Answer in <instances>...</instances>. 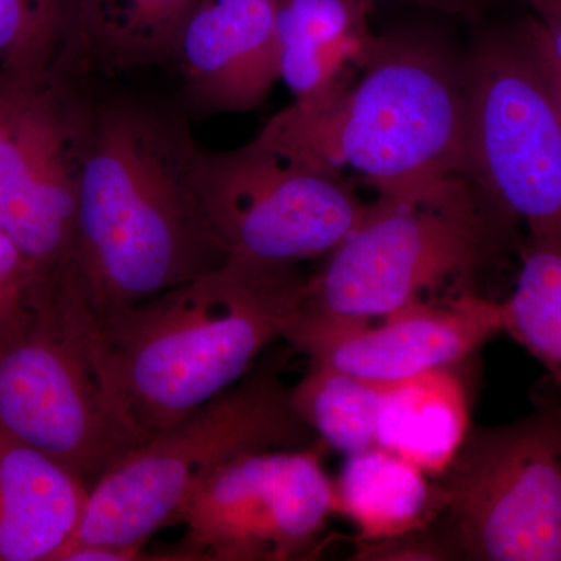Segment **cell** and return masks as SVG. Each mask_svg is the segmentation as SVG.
Instances as JSON below:
<instances>
[{
	"label": "cell",
	"mask_w": 561,
	"mask_h": 561,
	"mask_svg": "<svg viewBox=\"0 0 561 561\" xmlns=\"http://www.w3.org/2000/svg\"><path fill=\"white\" fill-rule=\"evenodd\" d=\"M201 150L179 113L135 98L94 102L70 273L95 316L228 260L203 210Z\"/></svg>",
	"instance_id": "6da1fadb"
},
{
	"label": "cell",
	"mask_w": 561,
	"mask_h": 561,
	"mask_svg": "<svg viewBox=\"0 0 561 561\" xmlns=\"http://www.w3.org/2000/svg\"><path fill=\"white\" fill-rule=\"evenodd\" d=\"M294 267L227 260L149 300L95 316L87 337L103 381L146 442L224 393L298 311Z\"/></svg>",
	"instance_id": "7a4b0ae2"
},
{
	"label": "cell",
	"mask_w": 561,
	"mask_h": 561,
	"mask_svg": "<svg viewBox=\"0 0 561 561\" xmlns=\"http://www.w3.org/2000/svg\"><path fill=\"white\" fill-rule=\"evenodd\" d=\"M256 139L313 168L351 169L379 197L430 201L468 180L461 62L431 41L379 38L350 87L291 103Z\"/></svg>",
	"instance_id": "3957f363"
},
{
	"label": "cell",
	"mask_w": 561,
	"mask_h": 561,
	"mask_svg": "<svg viewBox=\"0 0 561 561\" xmlns=\"http://www.w3.org/2000/svg\"><path fill=\"white\" fill-rule=\"evenodd\" d=\"M317 440L276 371L243 376L114 461L92 483L76 531L61 553L80 546L144 548L176 524L191 494L208 476L243 453L306 448Z\"/></svg>",
	"instance_id": "277c9868"
},
{
	"label": "cell",
	"mask_w": 561,
	"mask_h": 561,
	"mask_svg": "<svg viewBox=\"0 0 561 561\" xmlns=\"http://www.w3.org/2000/svg\"><path fill=\"white\" fill-rule=\"evenodd\" d=\"M72 276L0 327V427L92 483L142 443L92 357Z\"/></svg>",
	"instance_id": "5b68a950"
},
{
	"label": "cell",
	"mask_w": 561,
	"mask_h": 561,
	"mask_svg": "<svg viewBox=\"0 0 561 561\" xmlns=\"http://www.w3.org/2000/svg\"><path fill=\"white\" fill-rule=\"evenodd\" d=\"M511 225L470 180L430 201L379 197L323 268L306 279L300 309L365 321L443 300L434 291L470 278Z\"/></svg>",
	"instance_id": "8992f818"
},
{
	"label": "cell",
	"mask_w": 561,
	"mask_h": 561,
	"mask_svg": "<svg viewBox=\"0 0 561 561\" xmlns=\"http://www.w3.org/2000/svg\"><path fill=\"white\" fill-rule=\"evenodd\" d=\"M467 179L530 241L561 247V114L531 18L461 60Z\"/></svg>",
	"instance_id": "52a82bcc"
},
{
	"label": "cell",
	"mask_w": 561,
	"mask_h": 561,
	"mask_svg": "<svg viewBox=\"0 0 561 561\" xmlns=\"http://www.w3.org/2000/svg\"><path fill=\"white\" fill-rule=\"evenodd\" d=\"M198 192L228 260L272 267L330 254L367 216L342 172L313 168L260 139L198 158Z\"/></svg>",
	"instance_id": "ba28073f"
},
{
	"label": "cell",
	"mask_w": 561,
	"mask_h": 561,
	"mask_svg": "<svg viewBox=\"0 0 561 561\" xmlns=\"http://www.w3.org/2000/svg\"><path fill=\"white\" fill-rule=\"evenodd\" d=\"M438 481L457 556L561 561V405L468 434Z\"/></svg>",
	"instance_id": "9c48e42d"
},
{
	"label": "cell",
	"mask_w": 561,
	"mask_h": 561,
	"mask_svg": "<svg viewBox=\"0 0 561 561\" xmlns=\"http://www.w3.org/2000/svg\"><path fill=\"white\" fill-rule=\"evenodd\" d=\"M70 76L0 81V230L51 280L72 272L94 114Z\"/></svg>",
	"instance_id": "30bf717a"
},
{
	"label": "cell",
	"mask_w": 561,
	"mask_h": 561,
	"mask_svg": "<svg viewBox=\"0 0 561 561\" xmlns=\"http://www.w3.org/2000/svg\"><path fill=\"white\" fill-rule=\"evenodd\" d=\"M334 515L319 446L243 453L191 494L173 560L287 561L311 548Z\"/></svg>",
	"instance_id": "8fae6325"
},
{
	"label": "cell",
	"mask_w": 561,
	"mask_h": 561,
	"mask_svg": "<svg viewBox=\"0 0 561 561\" xmlns=\"http://www.w3.org/2000/svg\"><path fill=\"white\" fill-rule=\"evenodd\" d=\"M501 332V301L461 291L365 321L328 319L298 308L283 339L313 365L391 383L453 368Z\"/></svg>",
	"instance_id": "7c38bea8"
},
{
	"label": "cell",
	"mask_w": 561,
	"mask_h": 561,
	"mask_svg": "<svg viewBox=\"0 0 561 561\" xmlns=\"http://www.w3.org/2000/svg\"><path fill=\"white\" fill-rule=\"evenodd\" d=\"M195 113H247L279 80L278 0H198L173 61Z\"/></svg>",
	"instance_id": "4fadbf2b"
},
{
	"label": "cell",
	"mask_w": 561,
	"mask_h": 561,
	"mask_svg": "<svg viewBox=\"0 0 561 561\" xmlns=\"http://www.w3.org/2000/svg\"><path fill=\"white\" fill-rule=\"evenodd\" d=\"M90 483L0 427V561H55Z\"/></svg>",
	"instance_id": "5bb4252c"
},
{
	"label": "cell",
	"mask_w": 561,
	"mask_h": 561,
	"mask_svg": "<svg viewBox=\"0 0 561 561\" xmlns=\"http://www.w3.org/2000/svg\"><path fill=\"white\" fill-rule=\"evenodd\" d=\"M368 0H278L279 80L295 102L334 98L376 49Z\"/></svg>",
	"instance_id": "9a60e30c"
},
{
	"label": "cell",
	"mask_w": 561,
	"mask_h": 561,
	"mask_svg": "<svg viewBox=\"0 0 561 561\" xmlns=\"http://www.w3.org/2000/svg\"><path fill=\"white\" fill-rule=\"evenodd\" d=\"M62 69L122 72L169 65L198 0H61Z\"/></svg>",
	"instance_id": "2e32d148"
},
{
	"label": "cell",
	"mask_w": 561,
	"mask_h": 561,
	"mask_svg": "<svg viewBox=\"0 0 561 561\" xmlns=\"http://www.w3.org/2000/svg\"><path fill=\"white\" fill-rule=\"evenodd\" d=\"M470 434L467 389L453 368L382 383L376 446L431 478L451 467Z\"/></svg>",
	"instance_id": "e0dca14e"
},
{
	"label": "cell",
	"mask_w": 561,
	"mask_h": 561,
	"mask_svg": "<svg viewBox=\"0 0 561 561\" xmlns=\"http://www.w3.org/2000/svg\"><path fill=\"white\" fill-rule=\"evenodd\" d=\"M411 461L375 446L346 457L334 489V513L357 530V541H379L430 529L442 515L440 483Z\"/></svg>",
	"instance_id": "ac0fdd59"
},
{
	"label": "cell",
	"mask_w": 561,
	"mask_h": 561,
	"mask_svg": "<svg viewBox=\"0 0 561 561\" xmlns=\"http://www.w3.org/2000/svg\"><path fill=\"white\" fill-rule=\"evenodd\" d=\"M381 393L382 383L312 364L290 400L321 445L348 457L375 448Z\"/></svg>",
	"instance_id": "d6986e66"
},
{
	"label": "cell",
	"mask_w": 561,
	"mask_h": 561,
	"mask_svg": "<svg viewBox=\"0 0 561 561\" xmlns=\"http://www.w3.org/2000/svg\"><path fill=\"white\" fill-rule=\"evenodd\" d=\"M504 332L561 387V247L527 241L512 294L501 301Z\"/></svg>",
	"instance_id": "ffe728a7"
},
{
	"label": "cell",
	"mask_w": 561,
	"mask_h": 561,
	"mask_svg": "<svg viewBox=\"0 0 561 561\" xmlns=\"http://www.w3.org/2000/svg\"><path fill=\"white\" fill-rule=\"evenodd\" d=\"M61 0H0V81H31L62 69Z\"/></svg>",
	"instance_id": "44dd1931"
},
{
	"label": "cell",
	"mask_w": 561,
	"mask_h": 561,
	"mask_svg": "<svg viewBox=\"0 0 561 561\" xmlns=\"http://www.w3.org/2000/svg\"><path fill=\"white\" fill-rule=\"evenodd\" d=\"M457 556L449 540L432 535L430 529L379 541H357L353 560L431 561L451 560Z\"/></svg>",
	"instance_id": "7402d4cb"
},
{
	"label": "cell",
	"mask_w": 561,
	"mask_h": 561,
	"mask_svg": "<svg viewBox=\"0 0 561 561\" xmlns=\"http://www.w3.org/2000/svg\"><path fill=\"white\" fill-rule=\"evenodd\" d=\"M46 280L10 236L0 230V302L10 309L25 308Z\"/></svg>",
	"instance_id": "603a6c76"
},
{
	"label": "cell",
	"mask_w": 561,
	"mask_h": 561,
	"mask_svg": "<svg viewBox=\"0 0 561 561\" xmlns=\"http://www.w3.org/2000/svg\"><path fill=\"white\" fill-rule=\"evenodd\" d=\"M531 11L542 47L561 72V0H524Z\"/></svg>",
	"instance_id": "cb8c5ba5"
},
{
	"label": "cell",
	"mask_w": 561,
	"mask_h": 561,
	"mask_svg": "<svg viewBox=\"0 0 561 561\" xmlns=\"http://www.w3.org/2000/svg\"><path fill=\"white\" fill-rule=\"evenodd\" d=\"M405 2L420 3V5L446 11V13L461 14V16H474L485 5L486 0H405Z\"/></svg>",
	"instance_id": "d4e9b609"
},
{
	"label": "cell",
	"mask_w": 561,
	"mask_h": 561,
	"mask_svg": "<svg viewBox=\"0 0 561 561\" xmlns=\"http://www.w3.org/2000/svg\"><path fill=\"white\" fill-rule=\"evenodd\" d=\"M538 38H540V36H538ZM540 43H541V39H540ZM541 47H542V44H541ZM542 51H545V47H542ZM545 55H546V60H548L549 70H551L553 90H556L557 102H559V108H560V114H561V72L559 69L556 68V66H553L551 58L548 57V54H546V51H545Z\"/></svg>",
	"instance_id": "484cf974"
}]
</instances>
